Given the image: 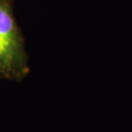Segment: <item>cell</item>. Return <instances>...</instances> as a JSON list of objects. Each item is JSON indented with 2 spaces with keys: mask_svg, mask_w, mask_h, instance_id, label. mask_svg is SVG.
I'll list each match as a JSON object with an SVG mask.
<instances>
[{
  "mask_svg": "<svg viewBox=\"0 0 132 132\" xmlns=\"http://www.w3.org/2000/svg\"><path fill=\"white\" fill-rule=\"evenodd\" d=\"M14 2L0 0V80L22 82L29 76L31 67Z\"/></svg>",
  "mask_w": 132,
  "mask_h": 132,
  "instance_id": "cell-1",
  "label": "cell"
}]
</instances>
